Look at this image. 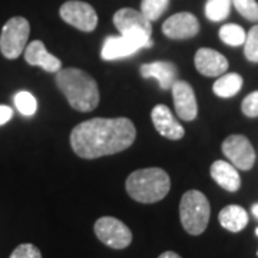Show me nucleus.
I'll use <instances>...</instances> for the list:
<instances>
[{
    "mask_svg": "<svg viewBox=\"0 0 258 258\" xmlns=\"http://www.w3.org/2000/svg\"><path fill=\"white\" fill-rule=\"evenodd\" d=\"M137 138V129L128 118H93L76 125L71 145L83 159H96L128 149Z\"/></svg>",
    "mask_w": 258,
    "mask_h": 258,
    "instance_id": "f257e3e1",
    "label": "nucleus"
},
{
    "mask_svg": "<svg viewBox=\"0 0 258 258\" xmlns=\"http://www.w3.org/2000/svg\"><path fill=\"white\" fill-rule=\"evenodd\" d=\"M56 85L76 111L91 112L99 103L98 83L91 75L81 69H60L56 75Z\"/></svg>",
    "mask_w": 258,
    "mask_h": 258,
    "instance_id": "f03ea898",
    "label": "nucleus"
},
{
    "mask_svg": "<svg viewBox=\"0 0 258 258\" xmlns=\"http://www.w3.org/2000/svg\"><path fill=\"white\" fill-rule=\"evenodd\" d=\"M171 188V179L161 168H145L132 172L126 178L128 195L142 204H154L164 200Z\"/></svg>",
    "mask_w": 258,
    "mask_h": 258,
    "instance_id": "7ed1b4c3",
    "label": "nucleus"
},
{
    "mask_svg": "<svg viewBox=\"0 0 258 258\" xmlns=\"http://www.w3.org/2000/svg\"><path fill=\"white\" fill-rule=\"evenodd\" d=\"M211 215V207L203 192L191 189L185 192L179 204V217L184 230L191 235L203 234Z\"/></svg>",
    "mask_w": 258,
    "mask_h": 258,
    "instance_id": "20e7f679",
    "label": "nucleus"
},
{
    "mask_svg": "<svg viewBox=\"0 0 258 258\" xmlns=\"http://www.w3.org/2000/svg\"><path fill=\"white\" fill-rule=\"evenodd\" d=\"M30 25L25 18L15 16L6 22L0 35V52L6 59H18L28 46Z\"/></svg>",
    "mask_w": 258,
    "mask_h": 258,
    "instance_id": "39448f33",
    "label": "nucleus"
},
{
    "mask_svg": "<svg viewBox=\"0 0 258 258\" xmlns=\"http://www.w3.org/2000/svg\"><path fill=\"white\" fill-rule=\"evenodd\" d=\"M95 234L99 240L113 249H123L132 242V232L113 217H102L95 222Z\"/></svg>",
    "mask_w": 258,
    "mask_h": 258,
    "instance_id": "423d86ee",
    "label": "nucleus"
},
{
    "mask_svg": "<svg viewBox=\"0 0 258 258\" xmlns=\"http://www.w3.org/2000/svg\"><path fill=\"white\" fill-rule=\"evenodd\" d=\"M113 25L119 30L120 35L125 36L141 37V39H151L152 35V25L141 12L135 9L118 10L113 15Z\"/></svg>",
    "mask_w": 258,
    "mask_h": 258,
    "instance_id": "0eeeda50",
    "label": "nucleus"
},
{
    "mask_svg": "<svg viewBox=\"0 0 258 258\" xmlns=\"http://www.w3.org/2000/svg\"><path fill=\"white\" fill-rule=\"evenodd\" d=\"M152 46L151 39H141L134 36H109L105 39L101 56L103 60H115L137 53L139 49Z\"/></svg>",
    "mask_w": 258,
    "mask_h": 258,
    "instance_id": "6e6552de",
    "label": "nucleus"
},
{
    "mask_svg": "<svg viewBox=\"0 0 258 258\" xmlns=\"http://www.w3.org/2000/svg\"><path fill=\"white\" fill-rule=\"evenodd\" d=\"M222 152L237 169L248 171L255 162V151L244 135H230L222 142Z\"/></svg>",
    "mask_w": 258,
    "mask_h": 258,
    "instance_id": "1a4fd4ad",
    "label": "nucleus"
},
{
    "mask_svg": "<svg viewBox=\"0 0 258 258\" xmlns=\"http://www.w3.org/2000/svg\"><path fill=\"white\" fill-rule=\"evenodd\" d=\"M60 18L71 26L82 32H92L98 26V15L89 3L85 2H66L60 8Z\"/></svg>",
    "mask_w": 258,
    "mask_h": 258,
    "instance_id": "9d476101",
    "label": "nucleus"
},
{
    "mask_svg": "<svg viewBox=\"0 0 258 258\" xmlns=\"http://www.w3.org/2000/svg\"><path fill=\"white\" fill-rule=\"evenodd\" d=\"M162 32L166 37L181 40V39H189L198 35L200 32V22L191 13H176L165 20L162 25Z\"/></svg>",
    "mask_w": 258,
    "mask_h": 258,
    "instance_id": "9b49d317",
    "label": "nucleus"
},
{
    "mask_svg": "<svg viewBox=\"0 0 258 258\" xmlns=\"http://www.w3.org/2000/svg\"><path fill=\"white\" fill-rule=\"evenodd\" d=\"M171 89L178 116L182 120L195 119L198 115V105L192 86L185 81H176Z\"/></svg>",
    "mask_w": 258,
    "mask_h": 258,
    "instance_id": "f8f14e48",
    "label": "nucleus"
},
{
    "mask_svg": "<svg viewBox=\"0 0 258 258\" xmlns=\"http://www.w3.org/2000/svg\"><path fill=\"white\" fill-rule=\"evenodd\" d=\"M152 122L157 131L165 138L171 141H178L185 135L184 126L175 119L172 112L165 105H157L152 109Z\"/></svg>",
    "mask_w": 258,
    "mask_h": 258,
    "instance_id": "ddd939ff",
    "label": "nucleus"
},
{
    "mask_svg": "<svg viewBox=\"0 0 258 258\" xmlns=\"http://www.w3.org/2000/svg\"><path fill=\"white\" fill-rule=\"evenodd\" d=\"M195 68L204 76H220L228 69V60L220 52L203 47L195 53Z\"/></svg>",
    "mask_w": 258,
    "mask_h": 258,
    "instance_id": "4468645a",
    "label": "nucleus"
},
{
    "mask_svg": "<svg viewBox=\"0 0 258 258\" xmlns=\"http://www.w3.org/2000/svg\"><path fill=\"white\" fill-rule=\"evenodd\" d=\"M23 53H25V60L29 64L39 66L49 74H57L62 69V62L56 56L50 55L43 45V42L40 40L30 42Z\"/></svg>",
    "mask_w": 258,
    "mask_h": 258,
    "instance_id": "2eb2a0df",
    "label": "nucleus"
},
{
    "mask_svg": "<svg viewBox=\"0 0 258 258\" xmlns=\"http://www.w3.org/2000/svg\"><path fill=\"white\" fill-rule=\"evenodd\" d=\"M141 75L142 78H154L157 79L161 89H171L172 85L176 82L178 69L172 62H154V63H145L141 66Z\"/></svg>",
    "mask_w": 258,
    "mask_h": 258,
    "instance_id": "dca6fc26",
    "label": "nucleus"
},
{
    "mask_svg": "<svg viewBox=\"0 0 258 258\" xmlns=\"http://www.w3.org/2000/svg\"><path fill=\"white\" fill-rule=\"evenodd\" d=\"M212 179L221 188L235 192L241 186V178L238 169L227 161H215L211 165Z\"/></svg>",
    "mask_w": 258,
    "mask_h": 258,
    "instance_id": "f3484780",
    "label": "nucleus"
},
{
    "mask_svg": "<svg viewBox=\"0 0 258 258\" xmlns=\"http://www.w3.org/2000/svg\"><path fill=\"white\" fill-rule=\"evenodd\" d=\"M220 224L225 230L238 232L244 230L248 224V214L240 205H227L218 215Z\"/></svg>",
    "mask_w": 258,
    "mask_h": 258,
    "instance_id": "a211bd4d",
    "label": "nucleus"
},
{
    "mask_svg": "<svg viewBox=\"0 0 258 258\" xmlns=\"http://www.w3.org/2000/svg\"><path fill=\"white\" fill-rule=\"evenodd\" d=\"M242 86V78L238 74H227L220 76L214 86L212 91L220 98H232L241 91Z\"/></svg>",
    "mask_w": 258,
    "mask_h": 258,
    "instance_id": "6ab92c4d",
    "label": "nucleus"
},
{
    "mask_svg": "<svg viewBox=\"0 0 258 258\" xmlns=\"http://www.w3.org/2000/svg\"><path fill=\"white\" fill-rule=\"evenodd\" d=\"M232 0H207L205 16L211 22H221L228 18Z\"/></svg>",
    "mask_w": 258,
    "mask_h": 258,
    "instance_id": "aec40b11",
    "label": "nucleus"
},
{
    "mask_svg": "<svg viewBox=\"0 0 258 258\" xmlns=\"http://www.w3.org/2000/svg\"><path fill=\"white\" fill-rule=\"evenodd\" d=\"M245 37H247V33H245V30L241 28L240 25L228 23V25H224L220 29V39L225 45L241 46V45H244Z\"/></svg>",
    "mask_w": 258,
    "mask_h": 258,
    "instance_id": "412c9836",
    "label": "nucleus"
},
{
    "mask_svg": "<svg viewBox=\"0 0 258 258\" xmlns=\"http://www.w3.org/2000/svg\"><path fill=\"white\" fill-rule=\"evenodd\" d=\"M168 5H169V0H142L141 2V13L149 22H154L165 13Z\"/></svg>",
    "mask_w": 258,
    "mask_h": 258,
    "instance_id": "4be33fe9",
    "label": "nucleus"
},
{
    "mask_svg": "<svg viewBox=\"0 0 258 258\" xmlns=\"http://www.w3.org/2000/svg\"><path fill=\"white\" fill-rule=\"evenodd\" d=\"M15 105L18 111L25 115V116H32L37 111V101L36 98L28 91H20L15 96Z\"/></svg>",
    "mask_w": 258,
    "mask_h": 258,
    "instance_id": "5701e85b",
    "label": "nucleus"
},
{
    "mask_svg": "<svg viewBox=\"0 0 258 258\" xmlns=\"http://www.w3.org/2000/svg\"><path fill=\"white\" fill-rule=\"evenodd\" d=\"M244 53L249 62L258 63V25L252 26L247 33L244 42Z\"/></svg>",
    "mask_w": 258,
    "mask_h": 258,
    "instance_id": "b1692460",
    "label": "nucleus"
},
{
    "mask_svg": "<svg viewBox=\"0 0 258 258\" xmlns=\"http://www.w3.org/2000/svg\"><path fill=\"white\" fill-rule=\"evenodd\" d=\"M237 12L242 18L249 22H258V3L257 0H232Z\"/></svg>",
    "mask_w": 258,
    "mask_h": 258,
    "instance_id": "393cba45",
    "label": "nucleus"
},
{
    "mask_svg": "<svg viewBox=\"0 0 258 258\" xmlns=\"http://www.w3.org/2000/svg\"><path fill=\"white\" fill-rule=\"evenodd\" d=\"M242 113L248 118H257L258 116V91L249 93L248 96L244 98L241 103Z\"/></svg>",
    "mask_w": 258,
    "mask_h": 258,
    "instance_id": "a878e982",
    "label": "nucleus"
},
{
    "mask_svg": "<svg viewBox=\"0 0 258 258\" xmlns=\"http://www.w3.org/2000/svg\"><path fill=\"white\" fill-rule=\"evenodd\" d=\"M10 258H42V254L33 244H20L13 249Z\"/></svg>",
    "mask_w": 258,
    "mask_h": 258,
    "instance_id": "bb28decb",
    "label": "nucleus"
},
{
    "mask_svg": "<svg viewBox=\"0 0 258 258\" xmlns=\"http://www.w3.org/2000/svg\"><path fill=\"white\" fill-rule=\"evenodd\" d=\"M13 116V109L6 106V105H0V126L8 123Z\"/></svg>",
    "mask_w": 258,
    "mask_h": 258,
    "instance_id": "cd10ccee",
    "label": "nucleus"
},
{
    "mask_svg": "<svg viewBox=\"0 0 258 258\" xmlns=\"http://www.w3.org/2000/svg\"><path fill=\"white\" fill-rule=\"evenodd\" d=\"M158 258H181L176 252H174V251H166V252H164V254H161Z\"/></svg>",
    "mask_w": 258,
    "mask_h": 258,
    "instance_id": "c85d7f7f",
    "label": "nucleus"
},
{
    "mask_svg": "<svg viewBox=\"0 0 258 258\" xmlns=\"http://www.w3.org/2000/svg\"><path fill=\"white\" fill-rule=\"evenodd\" d=\"M251 212H252V215L258 220V204H254V205L251 207Z\"/></svg>",
    "mask_w": 258,
    "mask_h": 258,
    "instance_id": "c756f323",
    "label": "nucleus"
},
{
    "mask_svg": "<svg viewBox=\"0 0 258 258\" xmlns=\"http://www.w3.org/2000/svg\"><path fill=\"white\" fill-rule=\"evenodd\" d=\"M255 234H257V235H258V228H257V230H255Z\"/></svg>",
    "mask_w": 258,
    "mask_h": 258,
    "instance_id": "7c9ffc66",
    "label": "nucleus"
}]
</instances>
